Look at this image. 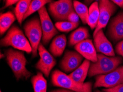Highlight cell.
I'll list each match as a JSON object with an SVG mask.
<instances>
[{"mask_svg":"<svg viewBox=\"0 0 123 92\" xmlns=\"http://www.w3.org/2000/svg\"><path fill=\"white\" fill-rule=\"evenodd\" d=\"M7 63L12 69L16 80L25 78L28 79L31 73L27 69V60L23 52L12 49L7 50L5 52Z\"/></svg>","mask_w":123,"mask_h":92,"instance_id":"obj_1","label":"cell"},{"mask_svg":"<svg viewBox=\"0 0 123 92\" xmlns=\"http://www.w3.org/2000/svg\"><path fill=\"white\" fill-rule=\"evenodd\" d=\"M2 46H12L20 51L27 54L32 52V48L28 39H27L22 31L16 25L11 27L6 36L1 40Z\"/></svg>","mask_w":123,"mask_h":92,"instance_id":"obj_2","label":"cell"},{"mask_svg":"<svg viewBox=\"0 0 123 92\" xmlns=\"http://www.w3.org/2000/svg\"><path fill=\"white\" fill-rule=\"evenodd\" d=\"M51 83L56 87L63 88L74 92H92V83L91 82L78 83L68 75L59 70H55L52 73Z\"/></svg>","mask_w":123,"mask_h":92,"instance_id":"obj_3","label":"cell"},{"mask_svg":"<svg viewBox=\"0 0 123 92\" xmlns=\"http://www.w3.org/2000/svg\"><path fill=\"white\" fill-rule=\"evenodd\" d=\"M122 62L120 57H110L104 54H97V61L91 63L88 71L89 77L105 74L119 67Z\"/></svg>","mask_w":123,"mask_h":92,"instance_id":"obj_4","label":"cell"},{"mask_svg":"<svg viewBox=\"0 0 123 92\" xmlns=\"http://www.w3.org/2000/svg\"><path fill=\"white\" fill-rule=\"evenodd\" d=\"M25 35L32 48V53L34 57L37 56L38 47L43 37V31L40 20L38 18H33L28 21L24 26Z\"/></svg>","mask_w":123,"mask_h":92,"instance_id":"obj_5","label":"cell"},{"mask_svg":"<svg viewBox=\"0 0 123 92\" xmlns=\"http://www.w3.org/2000/svg\"><path fill=\"white\" fill-rule=\"evenodd\" d=\"M123 83V66L105 74L98 75L96 78L94 88H111Z\"/></svg>","mask_w":123,"mask_h":92,"instance_id":"obj_6","label":"cell"},{"mask_svg":"<svg viewBox=\"0 0 123 92\" xmlns=\"http://www.w3.org/2000/svg\"><path fill=\"white\" fill-rule=\"evenodd\" d=\"M49 11L55 20L66 21L71 13L74 11L72 0H59L49 3Z\"/></svg>","mask_w":123,"mask_h":92,"instance_id":"obj_7","label":"cell"},{"mask_svg":"<svg viewBox=\"0 0 123 92\" xmlns=\"http://www.w3.org/2000/svg\"><path fill=\"white\" fill-rule=\"evenodd\" d=\"M99 17L97 25L94 31L93 36L100 30L106 27L111 16L116 11L117 6L111 0H99Z\"/></svg>","mask_w":123,"mask_h":92,"instance_id":"obj_8","label":"cell"},{"mask_svg":"<svg viewBox=\"0 0 123 92\" xmlns=\"http://www.w3.org/2000/svg\"><path fill=\"white\" fill-rule=\"evenodd\" d=\"M38 13L42 28L43 43L46 45L58 33V31L52 22L45 7L38 11Z\"/></svg>","mask_w":123,"mask_h":92,"instance_id":"obj_9","label":"cell"},{"mask_svg":"<svg viewBox=\"0 0 123 92\" xmlns=\"http://www.w3.org/2000/svg\"><path fill=\"white\" fill-rule=\"evenodd\" d=\"M38 52L40 60L36 63L35 67L48 77L51 69L56 65V60L41 43L38 47Z\"/></svg>","mask_w":123,"mask_h":92,"instance_id":"obj_10","label":"cell"},{"mask_svg":"<svg viewBox=\"0 0 123 92\" xmlns=\"http://www.w3.org/2000/svg\"><path fill=\"white\" fill-rule=\"evenodd\" d=\"M83 57L78 52L68 51L60 62V67L65 72H72L81 65Z\"/></svg>","mask_w":123,"mask_h":92,"instance_id":"obj_11","label":"cell"},{"mask_svg":"<svg viewBox=\"0 0 123 92\" xmlns=\"http://www.w3.org/2000/svg\"><path fill=\"white\" fill-rule=\"evenodd\" d=\"M93 37L94 45L97 52L110 57L115 56L112 45L105 36L103 29L99 31Z\"/></svg>","mask_w":123,"mask_h":92,"instance_id":"obj_12","label":"cell"},{"mask_svg":"<svg viewBox=\"0 0 123 92\" xmlns=\"http://www.w3.org/2000/svg\"><path fill=\"white\" fill-rule=\"evenodd\" d=\"M108 35L115 42L123 39V12L119 13L111 20L108 28Z\"/></svg>","mask_w":123,"mask_h":92,"instance_id":"obj_13","label":"cell"},{"mask_svg":"<svg viewBox=\"0 0 123 92\" xmlns=\"http://www.w3.org/2000/svg\"><path fill=\"white\" fill-rule=\"evenodd\" d=\"M77 52L86 59L95 62L97 61V54L94 45L92 41L87 39L74 46Z\"/></svg>","mask_w":123,"mask_h":92,"instance_id":"obj_14","label":"cell"},{"mask_svg":"<svg viewBox=\"0 0 123 92\" xmlns=\"http://www.w3.org/2000/svg\"><path fill=\"white\" fill-rule=\"evenodd\" d=\"M90 65V61L86 59L77 68H76L68 76L74 81L78 83H84L87 74H88Z\"/></svg>","mask_w":123,"mask_h":92,"instance_id":"obj_15","label":"cell"},{"mask_svg":"<svg viewBox=\"0 0 123 92\" xmlns=\"http://www.w3.org/2000/svg\"><path fill=\"white\" fill-rule=\"evenodd\" d=\"M67 44L66 37L62 34L55 37L50 46V51L53 56L59 57L62 55Z\"/></svg>","mask_w":123,"mask_h":92,"instance_id":"obj_16","label":"cell"},{"mask_svg":"<svg viewBox=\"0 0 123 92\" xmlns=\"http://www.w3.org/2000/svg\"><path fill=\"white\" fill-rule=\"evenodd\" d=\"M89 37L88 30L86 28L80 27L76 29L69 36L68 45L75 46L82 41L86 40Z\"/></svg>","mask_w":123,"mask_h":92,"instance_id":"obj_17","label":"cell"},{"mask_svg":"<svg viewBox=\"0 0 123 92\" xmlns=\"http://www.w3.org/2000/svg\"><path fill=\"white\" fill-rule=\"evenodd\" d=\"M99 17V8L98 2H94L89 8L87 24L92 29H95L97 25Z\"/></svg>","mask_w":123,"mask_h":92,"instance_id":"obj_18","label":"cell"},{"mask_svg":"<svg viewBox=\"0 0 123 92\" xmlns=\"http://www.w3.org/2000/svg\"><path fill=\"white\" fill-rule=\"evenodd\" d=\"M32 0H20L17 3L14 8V14L18 23L22 24L24 17L28 11Z\"/></svg>","mask_w":123,"mask_h":92,"instance_id":"obj_19","label":"cell"},{"mask_svg":"<svg viewBox=\"0 0 123 92\" xmlns=\"http://www.w3.org/2000/svg\"><path fill=\"white\" fill-rule=\"evenodd\" d=\"M16 16L12 12L1 13L0 16V33L3 35L10 29L11 26L16 20Z\"/></svg>","mask_w":123,"mask_h":92,"instance_id":"obj_20","label":"cell"},{"mask_svg":"<svg viewBox=\"0 0 123 92\" xmlns=\"http://www.w3.org/2000/svg\"><path fill=\"white\" fill-rule=\"evenodd\" d=\"M34 92H46L47 82L42 73L38 72L31 80Z\"/></svg>","mask_w":123,"mask_h":92,"instance_id":"obj_21","label":"cell"},{"mask_svg":"<svg viewBox=\"0 0 123 92\" xmlns=\"http://www.w3.org/2000/svg\"><path fill=\"white\" fill-rule=\"evenodd\" d=\"M74 11L79 15L80 19L83 24L87 23L89 9L86 5L80 2L74 0Z\"/></svg>","mask_w":123,"mask_h":92,"instance_id":"obj_22","label":"cell"},{"mask_svg":"<svg viewBox=\"0 0 123 92\" xmlns=\"http://www.w3.org/2000/svg\"><path fill=\"white\" fill-rule=\"evenodd\" d=\"M53 2V0H32L30 5L28 11L25 16L23 20H25L26 18L34 13L37 11H39L41 9L45 7V5Z\"/></svg>","mask_w":123,"mask_h":92,"instance_id":"obj_23","label":"cell"},{"mask_svg":"<svg viewBox=\"0 0 123 92\" xmlns=\"http://www.w3.org/2000/svg\"><path fill=\"white\" fill-rule=\"evenodd\" d=\"M79 23H74L69 21H59L55 23V27L57 30L62 32H69L76 29Z\"/></svg>","mask_w":123,"mask_h":92,"instance_id":"obj_24","label":"cell"},{"mask_svg":"<svg viewBox=\"0 0 123 92\" xmlns=\"http://www.w3.org/2000/svg\"><path fill=\"white\" fill-rule=\"evenodd\" d=\"M80 19V17L77 14V13L75 11H74L69 14L68 18V20L69 22H72V23H79Z\"/></svg>","mask_w":123,"mask_h":92,"instance_id":"obj_25","label":"cell"},{"mask_svg":"<svg viewBox=\"0 0 123 92\" xmlns=\"http://www.w3.org/2000/svg\"><path fill=\"white\" fill-rule=\"evenodd\" d=\"M102 91L104 92H123V84H121L111 88H105Z\"/></svg>","mask_w":123,"mask_h":92,"instance_id":"obj_26","label":"cell"},{"mask_svg":"<svg viewBox=\"0 0 123 92\" xmlns=\"http://www.w3.org/2000/svg\"><path fill=\"white\" fill-rule=\"evenodd\" d=\"M115 50L118 55L123 57V39L117 44L115 47Z\"/></svg>","mask_w":123,"mask_h":92,"instance_id":"obj_27","label":"cell"},{"mask_svg":"<svg viewBox=\"0 0 123 92\" xmlns=\"http://www.w3.org/2000/svg\"><path fill=\"white\" fill-rule=\"evenodd\" d=\"M20 1V0H6L4 8H7V7H10L11 6L15 4V3H17Z\"/></svg>","mask_w":123,"mask_h":92,"instance_id":"obj_28","label":"cell"},{"mask_svg":"<svg viewBox=\"0 0 123 92\" xmlns=\"http://www.w3.org/2000/svg\"><path fill=\"white\" fill-rule=\"evenodd\" d=\"M111 1L120 8H123V0H111Z\"/></svg>","mask_w":123,"mask_h":92,"instance_id":"obj_29","label":"cell"},{"mask_svg":"<svg viewBox=\"0 0 123 92\" xmlns=\"http://www.w3.org/2000/svg\"><path fill=\"white\" fill-rule=\"evenodd\" d=\"M51 92H74L72 91H70V90L67 89H57V90H54V91H51Z\"/></svg>","mask_w":123,"mask_h":92,"instance_id":"obj_30","label":"cell"},{"mask_svg":"<svg viewBox=\"0 0 123 92\" xmlns=\"http://www.w3.org/2000/svg\"><path fill=\"white\" fill-rule=\"evenodd\" d=\"M93 0H85V2L87 5H89Z\"/></svg>","mask_w":123,"mask_h":92,"instance_id":"obj_31","label":"cell"},{"mask_svg":"<svg viewBox=\"0 0 123 92\" xmlns=\"http://www.w3.org/2000/svg\"><path fill=\"white\" fill-rule=\"evenodd\" d=\"M5 57V56H4V55H3L2 54H1V59H2V57Z\"/></svg>","mask_w":123,"mask_h":92,"instance_id":"obj_32","label":"cell"},{"mask_svg":"<svg viewBox=\"0 0 123 92\" xmlns=\"http://www.w3.org/2000/svg\"><path fill=\"white\" fill-rule=\"evenodd\" d=\"M95 92H102V91H100L99 90H96V91H95Z\"/></svg>","mask_w":123,"mask_h":92,"instance_id":"obj_33","label":"cell"},{"mask_svg":"<svg viewBox=\"0 0 123 92\" xmlns=\"http://www.w3.org/2000/svg\"></svg>","mask_w":123,"mask_h":92,"instance_id":"obj_34","label":"cell"},{"mask_svg":"<svg viewBox=\"0 0 123 92\" xmlns=\"http://www.w3.org/2000/svg\"></svg>","mask_w":123,"mask_h":92,"instance_id":"obj_35","label":"cell"}]
</instances>
